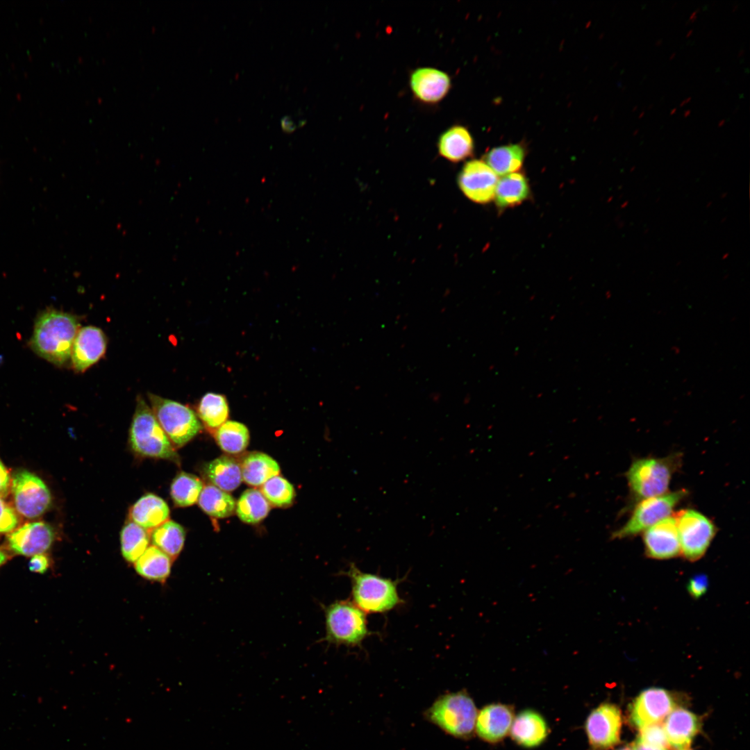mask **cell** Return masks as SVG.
<instances>
[{
    "instance_id": "obj_1",
    "label": "cell",
    "mask_w": 750,
    "mask_h": 750,
    "mask_svg": "<svg viewBox=\"0 0 750 750\" xmlns=\"http://www.w3.org/2000/svg\"><path fill=\"white\" fill-rule=\"evenodd\" d=\"M78 327L75 316L53 309L46 310L35 322L31 345L40 356L61 365L71 356Z\"/></svg>"
},
{
    "instance_id": "obj_2",
    "label": "cell",
    "mask_w": 750,
    "mask_h": 750,
    "mask_svg": "<svg viewBox=\"0 0 750 750\" xmlns=\"http://www.w3.org/2000/svg\"><path fill=\"white\" fill-rule=\"evenodd\" d=\"M344 574L351 581V601L365 613H385L403 603L397 590L399 580L364 572L353 563Z\"/></svg>"
},
{
    "instance_id": "obj_3",
    "label": "cell",
    "mask_w": 750,
    "mask_h": 750,
    "mask_svg": "<svg viewBox=\"0 0 750 750\" xmlns=\"http://www.w3.org/2000/svg\"><path fill=\"white\" fill-rule=\"evenodd\" d=\"M681 461L678 453L635 460L626 472L633 499L638 502L668 492L672 476L680 467Z\"/></svg>"
},
{
    "instance_id": "obj_4",
    "label": "cell",
    "mask_w": 750,
    "mask_h": 750,
    "mask_svg": "<svg viewBox=\"0 0 750 750\" xmlns=\"http://www.w3.org/2000/svg\"><path fill=\"white\" fill-rule=\"evenodd\" d=\"M477 715L475 703L465 690L439 696L424 714L444 733L460 739L472 737Z\"/></svg>"
},
{
    "instance_id": "obj_5",
    "label": "cell",
    "mask_w": 750,
    "mask_h": 750,
    "mask_svg": "<svg viewBox=\"0 0 750 750\" xmlns=\"http://www.w3.org/2000/svg\"><path fill=\"white\" fill-rule=\"evenodd\" d=\"M129 439L134 451L141 456L180 462L175 447L141 397L137 399Z\"/></svg>"
},
{
    "instance_id": "obj_6",
    "label": "cell",
    "mask_w": 750,
    "mask_h": 750,
    "mask_svg": "<svg viewBox=\"0 0 750 750\" xmlns=\"http://www.w3.org/2000/svg\"><path fill=\"white\" fill-rule=\"evenodd\" d=\"M324 640L335 645L360 646L372 631L365 613L351 601L337 600L324 607Z\"/></svg>"
},
{
    "instance_id": "obj_7",
    "label": "cell",
    "mask_w": 750,
    "mask_h": 750,
    "mask_svg": "<svg viewBox=\"0 0 750 750\" xmlns=\"http://www.w3.org/2000/svg\"><path fill=\"white\" fill-rule=\"evenodd\" d=\"M149 398L157 421L174 447H183L201 429L189 407L153 394H149Z\"/></svg>"
},
{
    "instance_id": "obj_8",
    "label": "cell",
    "mask_w": 750,
    "mask_h": 750,
    "mask_svg": "<svg viewBox=\"0 0 750 750\" xmlns=\"http://www.w3.org/2000/svg\"><path fill=\"white\" fill-rule=\"evenodd\" d=\"M687 494L685 490H680L639 501L627 522L612 533V538L624 539L644 532L661 519L670 516Z\"/></svg>"
},
{
    "instance_id": "obj_9",
    "label": "cell",
    "mask_w": 750,
    "mask_h": 750,
    "mask_svg": "<svg viewBox=\"0 0 750 750\" xmlns=\"http://www.w3.org/2000/svg\"><path fill=\"white\" fill-rule=\"evenodd\" d=\"M681 547V555L689 561L704 556L717 533L710 519L691 508L679 510L674 515Z\"/></svg>"
},
{
    "instance_id": "obj_10",
    "label": "cell",
    "mask_w": 750,
    "mask_h": 750,
    "mask_svg": "<svg viewBox=\"0 0 750 750\" xmlns=\"http://www.w3.org/2000/svg\"><path fill=\"white\" fill-rule=\"evenodd\" d=\"M10 492L15 509L19 516L27 519L40 517L51 503V493L44 482L26 469L12 474Z\"/></svg>"
},
{
    "instance_id": "obj_11",
    "label": "cell",
    "mask_w": 750,
    "mask_h": 750,
    "mask_svg": "<svg viewBox=\"0 0 750 750\" xmlns=\"http://www.w3.org/2000/svg\"><path fill=\"white\" fill-rule=\"evenodd\" d=\"M622 724L617 706L604 703L594 709L585 722L590 750H608L619 744Z\"/></svg>"
},
{
    "instance_id": "obj_12",
    "label": "cell",
    "mask_w": 750,
    "mask_h": 750,
    "mask_svg": "<svg viewBox=\"0 0 750 750\" xmlns=\"http://www.w3.org/2000/svg\"><path fill=\"white\" fill-rule=\"evenodd\" d=\"M676 699L669 691L658 688L643 690L634 699L629 709V719L641 729L659 724L676 708Z\"/></svg>"
},
{
    "instance_id": "obj_13",
    "label": "cell",
    "mask_w": 750,
    "mask_h": 750,
    "mask_svg": "<svg viewBox=\"0 0 750 750\" xmlns=\"http://www.w3.org/2000/svg\"><path fill=\"white\" fill-rule=\"evenodd\" d=\"M498 180L497 175L484 160L474 159L462 167L458 184L467 199L485 204L494 199Z\"/></svg>"
},
{
    "instance_id": "obj_14",
    "label": "cell",
    "mask_w": 750,
    "mask_h": 750,
    "mask_svg": "<svg viewBox=\"0 0 750 750\" xmlns=\"http://www.w3.org/2000/svg\"><path fill=\"white\" fill-rule=\"evenodd\" d=\"M55 540L53 528L38 521L24 524L7 534L6 544L15 554L33 556L45 553Z\"/></svg>"
},
{
    "instance_id": "obj_15",
    "label": "cell",
    "mask_w": 750,
    "mask_h": 750,
    "mask_svg": "<svg viewBox=\"0 0 750 750\" xmlns=\"http://www.w3.org/2000/svg\"><path fill=\"white\" fill-rule=\"evenodd\" d=\"M646 555L653 559L665 560L681 555V547L674 516H669L643 532Z\"/></svg>"
},
{
    "instance_id": "obj_16",
    "label": "cell",
    "mask_w": 750,
    "mask_h": 750,
    "mask_svg": "<svg viewBox=\"0 0 750 750\" xmlns=\"http://www.w3.org/2000/svg\"><path fill=\"white\" fill-rule=\"evenodd\" d=\"M106 349V340L101 329L92 326L79 328L71 353L74 369L85 371L103 356Z\"/></svg>"
},
{
    "instance_id": "obj_17",
    "label": "cell",
    "mask_w": 750,
    "mask_h": 750,
    "mask_svg": "<svg viewBox=\"0 0 750 750\" xmlns=\"http://www.w3.org/2000/svg\"><path fill=\"white\" fill-rule=\"evenodd\" d=\"M410 86L415 98L428 104L442 100L451 88L449 76L435 68L419 67L410 76Z\"/></svg>"
},
{
    "instance_id": "obj_18",
    "label": "cell",
    "mask_w": 750,
    "mask_h": 750,
    "mask_svg": "<svg viewBox=\"0 0 750 750\" xmlns=\"http://www.w3.org/2000/svg\"><path fill=\"white\" fill-rule=\"evenodd\" d=\"M513 719L514 712L510 706L501 703L490 704L478 713L475 730L481 739L497 742L508 734Z\"/></svg>"
},
{
    "instance_id": "obj_19",
    "label": "cell",
    "mask_w": 750,
    "mask_h": 750,
    "mask_svg": "<svg viewBox=\"0 0 750 750\" xmlns=\"http://www.w3.org/2000/svg\"><path fill=\"white\" fill-rule=\"evenodd\" d=\"M700 726V719L695 714L675 708L667 715L663 728L669 745L682 750L688 749Z\"/></svg>"
},
{
    "instance_id": "obj_20",
    "label": "cell",
    "mask_w": 750,
    "mask_h": 750,
    "mask_svg": "<svg viewBox=\"0 0 750 750\" xmlns=\"http://www.w3.org/2000/svg\"><path fill=\"white\" fill-rule=\"evenodd\" d=\"M512 739L526 747L540 744L547 738L548 727L544 719L538 712L526 710L519 712L510 727Z\"/></svg>"
},
{
    "instance_id": "obj_21",
    "label": "cell",
    "mask_w": 750,
    "mask_h": 750,
    "mask_svg": "<svg viewBox=\"0 0 750 750\" xmlns=\"http://www.w3.org/2000/svg\"><path fill=\"white\" fill-rule=\"evenodd\" d=\"M169 509L160 497L148 494L140 498L130 508L129 517L147 532H151L169 520Z\"/></svg>"
},
{
    "instance_id": "obj_22",
    "label": "cell",
    "mask_w": 750,
    "mask_h": 750,
    "mask_svg": "<svg viewBox=\"0 0 750 750\" xmlns=\"http://www.w3.org/2000/svg\"><path fill=\"white\" fill-rule=\"evenodd\" d=\"M438 148L442 157L449 161L458 162L473 155L474 140L466 127L454 125L441 134Z\"/></svg>"
},
{
    "instance_id": "obj_23",
    "label": "cell",
    "mask_w": 750,
    "mask_h": 750,
    "mask_svg": "<svg viewBox=\"0 0 750 750\" xmlns=\"http://www.w3.org/2000/svg\"><path fill=\"white\" fill-rule=\"evenodd\" d=\"M204 473L213 485L226 492L235 490L242 481L240 464L228 456H222L208 462Z\"/></svg>"
},
{
    "instance_id": "obj_24",
    "label": "cell",
    "mask_w": 750,
    "mask_h": 750,
    "mask_svg": "<svg viewBox=\"0 0 750 750\" xmlns=\"http://www.w3.org/2000/svg\"><path fill=\"white\" fill-rule=\"evenodd\" d=\"M529 194L530 187L526 177L522 173L515 172L498 180L494 200L497 207L504 209L521 204Z\"/></svg>"
},
{
    "instance_id": "obj_25",
    "label": "cell",
    "mask_w": 750,
    "mask_h": 750,
    "mask_svg": "<svg viewBox=\"0 0 750 750\" xmlns=\"http://www.w3.org/2000/svg\"><path fill=\"white\" fill-rule=\"evenodd\" d=\"M242 481L252 486L263 485L278 475L280 467L275 460L262 452H251L240 463Z\"/></svg>"
},
{
    "instance_id": "obj_26",
    "label": "cell",
    "mask_w": 750,
    "mask_h": 750,
    "mask_svg": "<svg viewBox=\"0 0 750 750\" xmlns=\"http://www.w3.org/2000/svg\"><path fill=\"white\" fill-rule=\"evenodd\" d=\"M525 149L520 144L494 147L485 156V163L497 175L505 176L518 172L522 167Z\"/></svg>"
},
{
    "instance_id": "obj_27",
    "label": "cell",
    "mask_w": 750,
    "mask_h": 750,
    "mask_svg": "<svg viewBox=\"0 0 750 750\" xmlns=\"http://www.w3.org/2000/svg\"><path fill=\"white\" fill-rule=\"evenodd\" d=\"M172 560L158 547L149 546L134 562L137 573L149 580L164 582L171 572Z\"/></svg>"
},
{
    "instance_id": "obj_28",
    "label": "cell",
    "mask_w": 750,
    "mask_h": 750,
    "mask_svg": "<svg viewBox=\"0 0 750 750\" xmlns=\"http://www.w3.org/2000/svg\"><path fill=\"white\" fill-rule=\"evenodd\" d=\"M150 537L153 546L175 560L183 547L185 533L179 524L167 520L154 528Z\"/></svg>"
},
{
    "instance_id": "obj_29",
    "label": "cell",
    "mask_w": 750,
    "mask_h": 750,
    "mask_svg": "<svg viewBox=\"0 0 750 750\" xmlns=\"http://www.w3.org/2000/svg\"><path fill=\"white\" fill-rule=\"evenodd\" d=\"M198 503L206 514L215 518L231 516L236 507L235 501L230 494L213 485L203 488Z\"/></svg>"
},
{
    "instance_id": "obj_30",
    "label": "cell",
    "mask_w": 750,
    "mask_h": 750,
    "mask_svg": "<svg viewBox=\"0 0 750 750\" xmlns=\"http://www.w3.org/2000/svg\"><path fill=\"white\" fill-rule=\"evenodd\" d=\"M270 506L262 492L256 489L245 490L236 504L238 517L244 523L257 524L269 513Z\"/></svg>"
},
{
    "instance_id": "obj_31",
    "label": "cell",
    "mask_w": 750,
    "mask_h": 750,
    "mask_svg": "<svg viewBox=\"0 0 750 750\" xmlns=\"http://www.w3.org/2000/svg\"><path fill=\"white\" fill-rule=\"evenodd\" d=\"M216 440L220 448L231 454L242 452L249 442L247 426L236 421H226L216 432Z\"/></svg>"
},
{
    "instance_id": "obj_32",
    "label": "cell",
    "mask_w": 750,
    "mask_h": 750,
    "mask_svg": "<svg viewBox=\"0 0 750 750\" xmlns=\"http://www.w3.org/2000/svg\"><path fill=\"white\" fill-rule=\"evenodd\" d=\"M149 532L133 522L124 526L120 535L121 550L124 558L135 562L148 548Z\"/></svg>"
},
{
    "instance_id": "obj_33",
    "label": "cell",
    "mask_w": 750,
    "mask_h": 750,
    "mask_svg": "<svg viewBox=\"0 0 750 750\" xmlns=\"http://www.w3.org/2000/svg\"><path fill=\"white\" fill-rule=\"evenodd\" d=\"M203 488V483L197 476L183 472L173 480L170 494L177 506L187 507L198 501Z\"/></svg>"
},
{
    "instance_id": "obj_34",
    "label": "cell",
    "mask_w": 750,
    "mask_h": 750,
    "mask_svg": "<svg viewBox=\"0 0 750 750\" xmlns=\"http://www.w3.org/2000/svg\"><path fill=\"white\" fill-rule=\"evenodd\" d=\"M198 414L201 421L210 428H218L227 419L228 406L226 398L221 394L209 392L201 399Z\"/></svg>"
},
{
    "instance_id": "obj_35",
    "label": "cell",
    "mask_w": 750,
    "mask_h": 750,
    "mask_svg": "<svg viewBox=\"0 0 750 750\" xmlns=\"http://www.w3.org/2000/svg\"><path fill=\"white\" fill-rule=\"evenodd\" d=\"M269 503L276 507L290 506L295 496L294 488L285 478L275 476L263 485L261 491Z\"/></svg>"
},
{
    "instance_id": "obj_36",
    "label": "cell",
    "mask_w": 750,
    "mask_h": 750,
    "mask_svg": "<svg viewBox=\"0 0 750 750\" xmlns=\"http://www.w3.org/2000/svg\"><path fill=\"white\" fill-rule=\"evenodd\" d=\"M20 517L14 506L0 497V534L9 533L19 526Z\"/></svg>"
},
{
    "instance_id": "obj_37",
    "label": "cell",
    "mask_w": 750,
    "mask_h": 750,
    "mask_svg": "<svg viewBox=\"0 0 750 750\" xmlns=\"http://www.w3.org/2000/svg\"><path fill=\"white\" fill-rule=\"evenodd\" d=\"M636 740L654 747L667 748L669 745L663 726L660 724L649 725L640 729Z\"/></svg>"
},
{
    "instance_id": "obj_38",
    "label": "cell",
    "mask_w": 750,
    "mask_h": 750,
    "mask_svg": "<svg viewBox=\"0 0 750 750\" xmlns=\"http://www.w3.org/2000/svg\"><path fill=\"white\" fill-rule=\"evenodd\" d=\"M708 578L703 574H699L692 577L688 583L687 589L689 594L694 599H699L703 596L708 588Z\"/></svg>"
},
{
    "instance_id": "obj_39",
    "label": "cell",
    "mask_w": 750,
    "mask_h": 750,
    "mask_svg": "<svg viewBox=\"0 0 750 750\" xmlns=\"http://www.w3.org/2000/svg\"><path fill=\"white\" fill-rule=\"evenodd\" d=\"M49 567V558L44 553L32 556L28 562V569L32 572L44 574Z\"/></svg>"
},
{
    "instance_id": "obj_40",
    "label": "cell",
    "mask_w": 750,
    "mask_h": 750,
    "mask_svg": "<svg viewBox=\"0 0 750 750\" xmlns=\"http://www.w3.org/2000/svg\"><path fill=\"white\" fill-rule=\"evenodd\" d=\"M11 486V476L9 470L0 459V497H6Z\"/></svg>"
},
{
    "instance_id": "obj_41",
    "label": "cell",
    "mask_w": 750,
    "mask_h": 750,
    "mask_svg": "<svg viewBox=\"0 0 750 750\" xmlns=\"http://www.w3.org/2000/svg\"><path fill=\"white\" fill-rule=\"evenodd\" d=\"M632 749L633 750H668L667 748L658 747H654V746L642 743V742H640V741H638L637 740L633 742Z\"/></svg>"
},
{
    "instance_id": "obj_42",
    "label": "cell",
    "mask_w": 750,
    "mask_h": 750,
    "mask_svg": "<svg viewBox=\"0 0 750 750\" xmlns=\"http://www.w3.org/2000/svg\"><path fill=\"white\" fill-rule=\"evenodd\" d=\"M7 559V554L0 548V567L6 562Z\"/></svg>"
},
{
    "instance_id": "obj_43",
    "label": "cell",
    "mask_w": 750,
    "mask_h": 750,
    "mask_svg": "<svg viewBox=\"0 0 750 750\" xmlns=\"http://www.w3.org/2000/svg\"><path fill=\"white\" fill-rule=\"evenodd\" d=\"M699 10H700V8H697V9H696V10H694V12H692V14L690 15V17H689V21H690V20H691L692 19H693V18H694V17L695 16H697V12H699Z\"/></svg>"
},
{
    "instance_id": "obj_44",
    "label": "cell",
    "mask_w": 750,
    "mask_h": 750,
    "mask_svg": "<svg viewBox=\"0 0 750 750\" xmlns=\"http://www.w3.org/2000/svg\"><path fill=\"white\" fill-rule=\"evenodd\" d=\"M691 99H692V97H689L687 99L682 101L681 103H680V106L682 107L684 104L688 103L691 100Z\"/></svg>"
},
{
    "instance_id": "obj_45",
    "label": "cell",
    "mask_w": 750,
    "mask_h": 750,
    "mask_svg": "<svg viewBox=\"0 0 750 750\" xmlns=\"http://www.w3.org/2000/svg\"><path fill=\"white\" fill-rule=\"evenodd\" d=\"M725 122H726V120H725L724 119H721V120H720V121H719V122H718V124H717V126H723V125L724 124Z\"/></svg>"
},
{
    "instance_id": "obj_46",
    "label": "cell",
    "mask_w": 750,
    "mask_h": 750,
    "mask_svg": "<svg viewBox=\"0 0 750 750\" xmlns=\"http://www.w3.org/2000/svg\"><path fill=\"white\" fill-rule=\"evenodd\" d=\"M662 43V39H659L655 42L656 46H660V45H661Z\"/></svg>"
},
{
    "instance_id": "obj_47",
    "label": "cell",
    "mask_w": 750,
    "mask_h": 750,
    "mask_svg": "<svg viewBox=\"0 0 750 750\" xmlns=\"http://www.w3.org/2000/svg\"><path fill=\"white\" fill-rule=\"evenodd\" d=\"M690 112H691V110H687L686 111H685V112H684V114H683V116H684L685 117H688V115H689L690 114Z\"/></svg>"
},
{
    "instance_id": "obj_48",
    "label": "cell",
    "mask_w": 750,
    "mask_h": 750,
    "mask_svg": "<svg viewBox=\"0 0 750 750\" xmlns=\"http://www.w3.org/2000/svg\"><path fill=\"white\" fill-rule=\"evenodd\" d=\"M692 32H693V30H692V29H690V30H689V31H688L687 34H686V37H689V36H690V35H691V34L692 33Z\"/></svg>"
},
{
    "instance_id": "obj_49",
    "label": "cell",
    "mask_w": 750,
    "mask_h": 750,
    "mask_svg": "<svg viewBox=\"0 0 750 750\" xmlns=\"http://www.w3.org/2000/svg\"><path fill=\"white\" fill-rule=\"evenodd\" d=\"M744 49H741V50H740V51H739L738 54V57H740V56H742V54L744 53Z\"/></svg>"
},
{
    "instance_id": "obj_50",
    "label": "cell",
    "mask_w": 750,
    "mask_h": 750,
    "mask_svg": "<svg viewBox=\"0 0 750 750\" xmlns=\"http://www.w3.org/2000/svg\"><path fill=\"white\" fill-rule=\"evenodd\" d=\"M676 108H674L673 109L671 110L670 115H674L676 112Z\"/></svg>"
},
{
    "instance_id": "obj_51",
    "label": "cell",
    "mask_w": 750,
    "mask_h": 750,
    "mask_svg": "<svg viewBox=\"0 0 750 750\" xmlns=\"http://www.w3.org/2000/svg\"><path fill=\"white\" fill-rule=\"evenodd\" d=\"M738 8V6L737 4H735V5H734V6H733V8H732V11H733V12L735 11V10H736V9H737Z\"/></svg>"
},
{
    "instance_id": "obj_52",
    "label": "cell",
    "mask_w": 750,
    "mask_h": 750,
    "mask_svg": "<svg viewBox=\"0 0 750 750\" xmlns=\"http://www.w3.org/2000/svg\"><path fill=\"white\" fill-rule=\"evenodd\" d=\"M675 55H676V53H675V52H673V53H672V54L670 55V56H669V59L671 60V59L674 58V56H675Z\"/></svg>"
},
{
    "instance_id": "obj_53",
    "label": "cell",
    "mask_w": 750,
    "mask_h": 750,
    "mask_svg": "<svg viewBox=\"0 0 750 750\" xmlns=\"http://www.w3.org/2000/svg\"><path fill=\"white\" fill-rule=\"evenodd\" d=\"M638 132H639V130H638V129H635V131H634L633 132V135H637V134H638Z\"/></svg>"
},
{
    "instance_id": "obj_54",
    "label": "cell",
    "mask_w": 750,
    "mask_h": 750,
    "mask_svg": "<svg viewBox=\"0 0 750 750\" xmlns=\"http://www.w3.org/2000/svg\"><path fill=\"white\" fill-rule=\"evenodd\" d=\"M644 115V111H642V112H641V113H640V114L639 115L638 117H639V118H641V117H643V115Z\"/></svg>"
},
{
    "instance_id": "obj_55",
    "label": "cell",
    "mask_w": 750,
    "mask_h": 750,
    "mask_svg": "<svg viewBox=\"0 0 750 750\" xmlns=\"http://www.w3.org/2000/svg\"><path fill=\"white\" fill-rule=\"evenodd\" d=\"M619 750H633V749H631V748H628V747H625V748L621 749Z\"/></svg>"
},
{
    "instance_id": "obj_56",
    "label": "cell",
    "mask_w": 750,
    "mask_h": 750,
    "mask_svg": "<svg viewBox=\"0 0 750 750\" xmlns=\"http://www.w3.org/2000/svg\"><path fill=\"white\" fill-rule=\"evenodd\" d=\"M637 108H638V106H634V107L633 108L632 110H633V111H635V110H636Z\"/></svg>"
},
{
    "instance_id": "obj_57",
    "label": "cell",
    "mask_w": 750,
    "mask_h": 750,
    "mask_svg": "<svg viewBox=\"0 0 750 750\" xmlns=\"http://www.w3.org/2000/svg\"><path fill=\"white\" fill-rule=\"evenodd\" d=\"M652 107H653V104H651V105L649 106L648 108L651 109Z\"/></svg>"
},
{
    "instance_id": "obj_58",
    "label": "cell",
    "mask_w": 750,
    "mask_h": 750,
    "mask_svg": "<svg viewBox=\"0 0 750 750\" xmlns=\"http://www.w3.org/2000/svg\"><path fill=\"white\" fill-rule=\"evenodd\" d=\"M625 88H626V87H625V86H624V87L622 88V91H624Z\"/></svg>"
},
{
    "instance_id": "obj_59",
    "label": "cell",
    "mask_w": 750,
    "mask_h": 750,
    "mask_svg": "<svg viewBox=\"0 0 750 750\" xmlns=\"http://www.w3.org/2000/svg\"><path fill=\"white\" fill-rule=\"evenodd\" d=\"M682 750H689V749H682Z\"/></svg>"
}]
</instances>
